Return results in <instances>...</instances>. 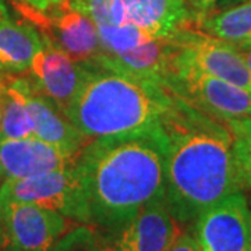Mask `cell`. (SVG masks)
Returning a JSON list of instances; mask_svg holds the SVG:
<instances>
[{"label":"cell","mask_w":251,"mask_h":251,"mask_svg":"<svg viewBox=\"0 0 251 251\" xmlns=\"http://www.w3.org/2000/svg\"><path fill=\"white\" fill-rule=\"evenodd\" d=\"M188 6L194 11L196 17H202L215 9L218 0H187Z\"/></svg>","instance_id":"obj_23"},{"label":"cell","mask_w":251,"mask_h":251,"mask_svg":"<svg viewBox=\"0 0 251 251\" xmlns=\"http://www.w3.org/2000/svg\"><path fill=\"white\" fill-rule=\"evenodd\" d=\"M0 141L34 138L32 125L28 116L23 97L13 82V75L0 97Z\"/></svg>","instance_id":"obj_18"},{"label":"cell","mask_w":251,"mask_h":251,"mask_svg":"<svg viewBox=\"0 0 251 251\" xmlns=\"http://www.w3.org/2000/svg\"><path fill=\"white\" fill-rule=\"evenodd\" d=\"M42 48L41 32L32 24L0 17V69L10 75L29 72L35 54Z\"/></svg>","instance_id":"obj_16"},{"label":"cell","mask_w":251,"mask_h":251,"mask_svg":"<svg viewBox=\"0 0 251 251\" xmlns=\"http://www.w3.org/2000/svg\"><path fill=\"white\" fill-rule=\"evenodd\" d=\"M24 9L41 35L48 38L75 62L97 66L105 54L98 28L73 0H62L45 13L25 6Z\"/></svg>","instance_id":"obj_6"},{"label":"cell","mask_w":251,"mask_h":251,"mask_svg":"<svg viewBox=\"0 0 251 251\" xmlns=\"http://www.w3.org/2000/svg\"><path fill=\"white\" fill-rule=\"evenodd\" d=\"M243 1H247V0H218L216 6L219 9H225V7H229V6H233V4H239Z\"/></svg>","instance_id":"obj_25"},{"label":"cell","mask_w":251,"mask_h":251,"mask_svg":"<svg viewBox=\"0 0 251 251\" xmlns=\"http://www.w3.org/2000/svg\"><path fill=\"white\" fill-rule=\"evenodd\" d=\"M6 87H7V84H6V85H0V97H1V94L4 92V90H6Z\"/></svg>","instance_id":"obj_30"},{"label":"cell","mask_w":251,"mask_h":251,"mask_svg":"<svg viewBox=\"0 0 251 251\" xmlns=\"http://www.w3.org/2000/svg\"><path fill=\"white\" fill-rule=\"evenodd\" d=\"M162 128L168 138L163 204L180 226H191L204 211L244 190L225 120L176 94Z\"/></svg>","instance_id":"obj_2"},{"label":"cell","mask_w":251,"mask_h":251,"mask_svg":"<svg viewBox=\"0 0 251 251\" xmlns=\"http://www.w3.org/2000/svg\"><path fill=\"white\" fill-rule=\"evenodd\" d=\"M193 27L230 44L239 50L251 48V0L196 18Z\"/></svg>","instance_id":"obj_17"},{"label":"cell","mask_w":251,"mask_h":251,"mask_svg":"<svg viewBox=\"0 0 251 251\" xmlns=\"http://www.w3.org/2000/svg\"><path fill=\"white\" fill-rule=\"evenodd\" d=\"M165 251H202L191 232H181L180 236Z\"/></svg>","instance_id":"obj_22"},{"label":"cell","mask_w":251,"mask_h":251,"mask_svg":"<svg viewBox=\"0 0 251 251\" xmlns=\"http://www.w3.org/2000/svg\"><path fill=\"white\" fill-rule=\"evenodd\" d=\"M75 158L36 138L0 141V180L23 179L70 166Z\"/></svg>","instance_id":"obj_14"},{"label":"cell","mask_w":251,"mask_h":251,"mask_svg":"<svg viewBox=\"0 0 251 251\" xmlns=\"http://www.w3.org/2000/svg\"><path fill=\"white\" fill-rule=\"evenodd\" d=\"M166 87L218 119L251 117V94L249 91L201 72L176 54V46L169 63Z\"/></svg>","instance_id":"obj_5"},{"label":"cell","mask_w":251,"mask_h":251,"mask_svg":"<svg viewBox=\"0 0 251 251\" xmlns=\"http://www.w3.org/2000/svg\"><path fill=\"white\" fill-rule=\"evenodd\" d=\"M125 24L144 31L153 39H171L193 27L196 14L187 0H120Z\"/></svg>","instance_id":"obj_13"},{"label":"cell","mask_w":251,"mask_h":251,"mask_svg":"<svg viewBox=\"0 0 251 251\" xmlns=\"http://www.w3.org/2000/svg\"><path fill=\"white\" fill-rule=\"evenodd\" d=\"M168 138L161 126L94 138L75 158L88 226L106 237L163 200Z\"/></svg>","instance_id":"obj_1"},{"label":"cell","mask_w":251,"mask_h":251,"mask_svg":"<svg viewBox=\"0 0 251 251\" xmlns=\"http://www.w3.org/2000/svg\"><path fill=\"white\" fill-rule=\"evenodd\" d=\"M10 78H11V75L0 69V85H6L9 82Z\"/></svg>","instance_id":"obj_26"},{"label":"cell","mask_w":251,"mask_h":251,"mask_svg":"<svg viewBox=\"0 0 251 251\" xmlns=\"http://www.w3.org/2000/svg\"><path fill=\"white\" fill-rule=\"evenodd\" d=\"M175 45L171 39H152L119 54H103L97 66H108L144 80L166 85Z\"/></svg>","instance_id":"obj_15"},{"label":"cell","mask_w":251,"mask_h":251,"mask_svg":"<svg viewBox=\"0 0 251 251\" xmlns=\"http://www.w3.org/2000/svg\"><path fill=\"white\" fill-rule=\"evenodd\" d=\"M0 216L6 251H52L70 227L67 216L34 204H3Z\"/></svg>","instance_id":"obj_7"},{"label":"cell","mask_w":251,"mask_h":251,"mask_svg":"<svg viewBox=\"0 0 251 251\" xmlns=\"http://www.w3.org/2000/svg\"><path fill=\"white\" fill-rule=\"evenodd\" d=\"M176 54L201 72L233 84L251 94V72L242 50L194 27L180 31L172 38Z\"/></svg>","instance_id":"obj_9"},{"label":"cell","mask_w":251,"mask_h":251,"mask_svg":"<svg viewBox=\"0 0 251 251\" xmlns=\"http://www.w3.org/2000/svg\"><path fill=\"white\" fill-rule=\"evenodd\" d=\"M13 82L23 97L32 125L34 138L77 158L91 140L81 134L50 99L36 91L28 77L13 75Z\"/></svg>","instance_id":"obj_12"},{"label":"cell","mask_w":251,"mask_h":251,"mask_svg":"<svg viewBox=\"0 0 251 251\" xmlns=\"http://www.w3.org/2000/svg\"><path fill=\"white\" fill-rule=\"evenodd\" d=\"M4 242H6V237H4V227H3L1 216H0V250L4 247Z\"/></svg>","instance_id":"obj_28"},{"label":"cell","mask_w":251,"mask_h":251,"mask_svg":"<svg viewBox=\"0 0 251 251\" xmlns=\"http://www.w3.org/2000/svg\"><path fill=\"white\" fill-rule=\"evenodd\" d=\"M98 28L99 39L106 54H119L134 49L153 38L147 35L144 31L130 24L122 25H105Z\"/></svg>","instance_id":"obj_19"},{"label":"cell","mask_w":251,"mask_h":251,"mask_svg":"<svg viewBox=\"0 0 251 251\" xmlns=\"http://www.w3.org/2000/svg\"><path fill=\"white\" fill-rule=\"evenodd\" d=\"M183 230L163 200L155 201L113 234L102 237L105 251H165Z\"/></svg>","instance_id":"obj_11"},{"label":"cell","mask_w":251,"mask_h":251,"mask_svg":"<svg viewBox=\"0 0 251 251\" xmlns=\"http://www.w3.org/2000/svg\"><path fill=\"white\" fill-rule=\"evenodd\" d=\"M24 202L54 209L70 221L88 225L84 190L75 165L0 184V205Z\"/></svg>","instance_id":"obj_4"},{"label":"cell","mask_w":251,"mask_h":251,"mask_svg":"<svg viewBox=\"0 0 251 251\" xmlns=\"http://www.w3.org/2000/svg\"><path fill=\"white\" fill-rule=\"evenodd\" d=\"M243 57H244V60L247 63V66H249V69H250L251 72V48L250 49H246V50H242Z\"/></svg>","instance_id":"obj_27"},{"label":"cell","mask_w":251,"mask_h":251,"mask_svg":"<svg viewBox=\"0 0 251 251\" xmlns=\"http://www.w3.org/2000/svg\"><path fill=\"white\" fill-rule=\"evenodd\" d=\"M233 137V151L244 188L251 190V117L225 120Z\"/></svg>","instance_id":"obj_20"},{"label":"cell","mask_w":251,"mask_h":251,"mask_svg":"<svg viewBox=\"0 0 251 251\" xmlns=\"http://www.w3.org/2000/svg\"><path fill=\"white\" fill-rule=\"evenodd\" d=\"M3 16H6V9L3 4H0V17H3Z\"/></svg>","instance_id":"obj_29"},{"label":"cell","mask_w":251,"mask_h":251,"mask_svg":"<svg viewBox=\"0 0 251 251\" xmlns=\"http://www.w3.org/2000/svg\"><path fill=\"white\" fill-rule=\"evenodd\" d=\"M247 201H249V208H250V222H251V198H247Z\"/></svg>","instance_id":"obj_31"},{"label":"cell","mask_w":251,"mask_h":251,"mask_svg":"<svg viewBox=\"0 0 251 251\" xmlns=\"http://www.w3.org/2000/svg\"><path fill=\"white\" fill-rule=\"evenodd\" d=\"M41 36L42 48L32 60L28 78L36 91L50 99L64 113L80 90L90 64L75 62L48 38Z\"/></svg>","instance_id":"obj_10"},{"label":"cell","mask_w":251,"mask_h":251,"mask_svg":"<svg viewBox=\"0 0 251 251\" xmlns=\"http://www.w3.org/2000/svg\"><path fill=\"white\" fill-rule=\"evenodd\" d=\"M52 251H105L99 233L88 225L69 229L56 243Z\"/></svg>","instance_id":"obj_21"},{"label":"cell","mask_w":251,"mask_h":251,"mask_svg":"<svg viewBox=\"0 0 251 251\" xmlns=\"http://www.w3.org/2000/svg\"><path fill=\"white\" fill-rule=\"evenodd\" d=\"M0 4H3V3H1V0H0Z\"/></svg>","instance_id":"obj_32"},{"label":"cell","mask_w":251,"mask_h":251,"mask_svg":"<svg viewBox=\"0 0 251 251\" xmlns=\"http://www.w3.org/2000/svg\"><path fill=\"white\" fill-rule=\"evenodd\" d=\"M202 251H251L249 201L243 191L204 211L191 225Z\"/></svg>","instance_id":"obj_8"},{"label":"cell","mask_w":251,"mask_h":251,"mask_svg":"<svg viewBox=\"0 0 251 251\" xmlns=\"http://www.w3.org/2000/svg\"><path fill=\"white\" fill-rule=\"evenodd\" d=\"M175 103L176 94L163 84L108 66H88L63 115L84 137L94 140L161 126Z\"/></svg>","instance_id":"obj_3"},{"label":"cell","mask_w":251,"mask_h":251,"mask_svg":"<svg viewBox=\"0 0 251 251\" xmlns=\"http://www.w3.org/2000/svg\"><path fill=\"white\" fill-rule=\"evenodd\" d=\"M0 184H1V180H0Z\"/></svg>","instance_id":"obj_33"},{"label":"cell","mask_w":251,"mask_h":251,"mask_svg":"<svg viewBox=\"0 0 251 251\" xmlns=\"http://www.w3.org/2000/svg\"><path fill=\"white\" fill-rule=\"evenodd\" d=\"M62 0H21V3L31 10H35L39 13H45L49 9H52Z\"/></svg>","instance_id":"obj_24"}]
</instances>
